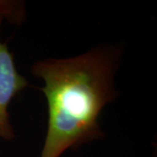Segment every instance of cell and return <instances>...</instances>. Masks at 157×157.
Segmentation results:
<instances>
[{"label":"cell","instance_id":"obj_1","mask_svg":"<svg viewBox=\"0 0 157 157\" xmlns=\"http://www.w3.org/2000/svg\"><path fill=\"white\" fill-rule=\"evenodd\" d=\"M121 52L96 46L77 56L38 60L33 75L44 81L48 111L47 130L39 157H60L99 140L105 134L99 123L103 108L117 97L114 77Z\"/></svg>","mask_w":157,"mask_h":157},{"label":"cell","instance_id":"obj_2","mask_svg":"<svg viewBox=\"0 0 157 157\" xmlns=\"http://www.w3.org/2000/svg\"><path fill=\"white\" fill-rule=\"evenodd\" d=\"M3 20L0 17V29ZM28 85L27 79L17 71L7 44L0 39V140H11L15 138L8 111L9 106L17 94Z\"/></svg>","mask_w":157,"mask_h":157},{"label":"cell","instance_id":"obj_3","mask_svg":"<svg viewBox=\"0 0 157 157\" xmlns=\"http://www.w3.org/2000/svg\"><path fill=\"white\" fill-rule=\"evenodd\" d=\"M25 4L21 1L0 0V17L13 25H20L25 18Z\"/></svg>","mask_w":157,"mask_h":157}]
</instances>
